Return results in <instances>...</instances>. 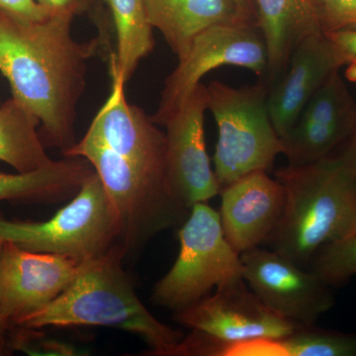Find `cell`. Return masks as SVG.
<instances>
[{"mask_svg": "<svg viewBox=\"0 0 356 356\" xmlns=\"http://www.w3.org/2000/svg\"><path fill=\"white\" fill-rule=\"evenodd\" d=\"M356 133V102L339 72L300 112L282 138L288 165H304L327 156Z\"/></svg>", "mask_w": 356, "mask_h": 356, "instance_id": "13", "label": "cell"}, {"mask_svg": "<svg viewBox=\"0 0 356 356\" xmlns=\"http://www.w3.org/2000/svg\"><path fill=\"white\" fill-rule=\"evenodd\" d=\"M79 264L63 255L25 250L11 242L0 252V334L58 298Z\"/></svg>", "mask_w": 356, "mask_h": 356, "instance_id": "12", "label": "cell"}, {"mask_svg": "<svg viewBox=\"0 0 356 356\" xmlns=\"http://www.w3.org/2000/svg\"><path fill=\"white\" fill-rule=\"evenodd\" d=\"M117 35V51L110 57L113 67L125 83L143 58L153 51L154 40L142 0H105Z\"/></svg>", "mask_w": 356, "mask_h": 356, "instance_id": "21", "label": "cell"}, {"mask_svg": "<svg viewBox=\"0 0 356 356\" xmlns=\"http://www.w3.org/2000/svg\"><path fill=\"white\" fill-rule=\"evenodd\" d=\"M31 172H0V202L56 203L74 197L95 172L83 158H67Z\"/></svg>", "mask_w": 356, "mask_h": 356, "instance_id": "19", "label": "cell"}, {"mask_svg": "<svg viewBox=\"0 0 356 356\" xmlns=\"http://www.w3.org/2000/svg\"><path fill=\"white\" fill-rule=\"evenodd\" d=\"M118 218L95 172L70 202L44 222L8 220L0 215V240L32 252L63 255L79 264L119 243Z\"/></svg>", "mask_w": 356, "mask_h": 356, "instance_id": "6", "label": "cell"}, {"mask_svg": "<svg viewBox=\"0 0 356 356\" xmlns=\"http://www.w3.org/2000/svg\"><path fill=\"white\" fill-rule=\"evenodd\" d=\"M222 67H238L264 81L268 67L266 41L259 27L238 22L213 26L194 40L188 53L165 79L158 110L152 121L165 123L200 83L201 79Z\"/></svg>", "mask_w": 356, "mask_h": 356, "instance_id": "8", "label": "cell"}, {"mask_svg": "<svg viewBox=\"0 0 356 356\" xmlns=\"http://www.w3.org/2000/svg\"><path fill=\"white\" fill-rule=\"evenodd\" d=\"M308 268L331 287L346 284L356 275V232L321 248Z\"/></svg>", "mask_w": 356, "mask_h": 356, "instance_id": "23", "label": "cell"}, {"mask_svg": "<svg viewBox=\"0 0 356 356\" xmlns=\"http://www.w3.org/2000/svg\"><path fill=\"white\" fill-rule=\"evenodd\" d=\"M72 16L25 21L0 11V72L14 99L41 124L44 138L63 151L76 144V106L86 65L102 50L98 37L79 43Z\"/></svg>", "mask_w": 356, "mask_h": 356, "instance_id": "1", "label": "cell"}, {"mask_svg": "<svg viewBox=\"0 0 356 356\" xmlns=\"http://www.w3.org/2000/svg\"><path fill=\"white\" fill-rule=\"evenodd\" d=\"M234 1L243 19L257 25L254 0H234Z\"/></svg>", "mask_w": 356, "mask_h": 356, "instance_id": "29", "label": "cell"}, {"mask_svg": "<svg viewBox=\"0 0 356 356\" xmlns=\"http://www.w3.org/2000/svg\"><path fill=\"white\" fill-rule=\"evenodd\" d=\"M147 21L163 35L178 60L198 35L213 26L248 22L234 0H142ZM254 24V23H252Z\"/></svg>", "mask_w": 356, "mask_h": 356, "instance_id": "17", "label": "cell"}, {"mask_svg": "<svg viewBox=\"0 0 356 356\" xmlns=\"http://www.w3.org/2000/svg\"><path fill=\"white\" fill-rule=\"evenodd\" d=\"M339 156L356 184V133L346 143L343 152Z\"/></svg>", "mask_w": 356, "mask_h": 356, "instance_id": "28", "label": "cell"}, {"mask_svg": "<svg viewBox=\"0 0 356 356\" xmlns=\"http://www.w3.org/2000/svg\"><path fill=\"white\" fill-rule=\"evenodd\" d=\"M38 120L11 98L0 106V161L18 172L43 170L55 163L37 133Z\"/></svg>", "mask_w": 356, "mask_h": 356, "instance_id": "20", "label": "cell"}, {"mask_svg": "<svg viewBox=\"0 0 356 356\" xmlns=\"http://www.w3.org/2000/svg\"><path fill=\"white\" fill-rule=\"evenodd\" d=\"M40 6L50 16L81 15L84 13H93L95 16L97 0H37Z\"/></svg>", "mask_w": 356, "mask_h": 356, "instance_id": "26", "label": "cell"}, {"mask_svg": "<svg viewBox=\"0 0 356 356\" xmlns=\"http://www.w3.org/2000/svg\"><path fill=\"white\" fill-rule=\"evenodd\" d=\"M321 32L356 31V0H312Z\"/></svg>", "mask_w": 356, "mask_h": 356, "instance_id": "24", "label": "cell"}, {"mask_svg": "<svg viewBox=\"0 0 356 356\" xmlns=\"http://www.w3.org/2000/svg\"><path fill=\"white\" fill-rule=\"evenodd\" d=\"M0 11L17 19L34 22L50 17L37 0H0Z\"/></svg>", "mask_w": 356, "mask_h": 356, "instance_id": "27", "label": "cell"}, {"mask_svg": "<svg viewBox=\"0 0 356 356\" xmlns=\"http://www.w3.org/2000/svg\"><path fill=\"white\" fill-rule=\"evenodd\" d=\"M124 259L117 243L100 257L81 262L72 284L49 305L21 321L17 327H116L142 337L151 348L149 355L170 356L184 334L147 311L124 270Z\"/></svg>", "mask_w": 356, "mask_h": 356, "instance_id": "2", "label": "cell"}, {"mask_svg": "<svg viewBox=\"0 0 356 356\" xmlns=\"http://www.w3.org/2000/svg\"><path fill=\"white\" fill-rule=\"evenodd\" d=\"M327 36L343 60L346 79L356 83V31L334 33Z\"/></svg>", "mask_w": 356, "mask_h": 356, "instance_id": "25", "label": "cell"}, {"mask_svg": "<svg viewBox=\"0 0 356 356\" xmlns=\"http://www.w3.org/2000/svg\"><path fill=\"white\" fill-rule=\"evenodd\" d=\"M173 318L228 343L284 339L304 327L267 308L243 277L222 283L214 294L175 312Z\"/></svg>", "mask_w": 356, "mask_h": 356, "instance_id": "10", "label": "cell"}, {"mask_svg": "<svg viewBox=\"0 0 356 356\" xmlns=\"http://www.w3.org/2000/svg\"><path fill=\"white\" fill-rule=\"evenodd\" d=\"M341 67L343 60L323 33L310 35L295 48L282 74L268 86L269 113L281 139L309 100Z\"/></svg>", "mask_w": 356, "mask_h": 356, "instance_id": "16", "label": "cell"}, {"mask_svg": "<svg viewBox=\"0 0 356 356\" xmlns=\"http://www.w3.org/2000/svg\"><path fill=\"white\" fill-rule=\"evenodd\" d=\"M207 91L218 127L214 172L221 189L248 173L271 170L283 143L269 113L268 86L259 81L233 88L215 81Z\"/></svg>", "mask_w": 356, "mask_h": 356, "instance_id": "5", "label": "cell"}, {"mask_svg": "<svg viewBox=\"0 0 356 356\" xmlns=\"http://www.w3.org/2000/svg\"><path fill=\"white\" fill-rule=\"evenodd\" d=\"M110 74L111 92L93 119L86 137L166 179L165 134L142 109L129 104L126 83L113 67H110Z\"/></svg>", "mask_w": 356, "mask_h": 356, "instance_id": "14", "label": "cell"}, {"mask_svg": "<svg viewBox=\"0 0 356 356\" xmlns=\"http://www.w3.org/2000/svg\"><path fill=\"white\" fill-rule=\"evenodd\" d=\"M83 158L95 168L118 218L119 245L126 257L139 252L152 238L181 226L191 209L173 195L165 177L119 156L84 135L63 151Z\"/></svg>", "mask_w": 356, "mask_h": 356, "instance_id": "4", "label": "cell"}, {"mask_svg": "<svg viewBox=\"0 0 356 356\" xmlns=\"http://www.w3.org/2000/svg\"><path fill=\"white\" fill-rule=\"evenodd\" d=\"M243 278L274 313L302 325L317 324L336 304L332 287L309 268L269 248L241 254Z\"/></svg>", "mask_w": 356, "mask_h": 356, "instance_id": "9", "label": "cell"}, {"mask_svg": "<svg viewBox=\"0 0 356 356\" xmlns=\"http://www.w3.org/2000/svg\"><path fill=\"white\" fill-rule=\"evenodd\" d=\"M255 22L266 41L270 86L286 67L293 51L307 37L321 32L312 0H254Z\"/></svg>", "mask_w": 356, "mask_h": 356, "instance_id": "18", "label": "cell"}, {"mask_svg": "<svg viewBox=\"0 0 356 356\" xmlns=\"http://www.w3.org/2000/svg\"><path fill=\"white\" fill-rule=\"evenodd\" d=\"M285 206L277 228L264 245L308 268L327 243L356 232V184L341 156L276 170Z\"/></svg>", "mask_w": 356, "mask_h": 356, "instance_id": "3", "label": "cell"}, {"mask_svg": "<svg viewBox=\"0 0 356 356\" xmlns=\"http://www.w3.org/2000/svg\"><path fill=\"white\" fill-rule=\"evenodd\" d=\"M220 194L222 228L234 250L241 254L264 245L284 211L285 191L280 180L259 170L222 187Z\"/></svg>", "mask_w": 356, "mask_h": 356, "instance_id": "15", "label": "cell"}, {"mask_svg": "<svg viewBox=\"0 0 356 356\" xmlns=\"http://www.w3.org/2000/svg\"><path fill=\"white\" fill-rule=\"evenodd\" d=\"M281 356H356V332H341L304 325L276 339Z\"/></svg>", "mask_w": 356, "mask_h": 356, "instance_id": "22", "label": "cell"}, {"mask_svg": "<svg viewBox=\"0 0 356 356\" xmlns=\"http://www.w3.org/2000/svg\"><path fill=\"white\" fill-rule=\"evenodd\" d=\"M2 243H3V242H2L1 240H0V252H1Z\"/></svg>", "mask_w": 356, "mask_h": 356, "instance_id": "30", "label": "cell"}, {"mask_svg": "<svg viewBox=\"0 0 356 356\" xmlns=\"http://www.w3.org/2000/svg\"><path fill=\"white\" fill-rule=\"evenodd\" d=\"M178 241L177 261L154 288L156 306L175 313L209 296L213 288L243 277L241 254L227 241L219 212L207 202L192 205Z\"/></svg>", "mask_w": 356, "mask_h": 356, "instance_id": "7", "label": "cell"}, {"mask_svg": "<svg viewBox=\"0 0 356 356\" xmlns=\"http://www.w3.org/2000/svg\"><path fill=\"white\" fill-rule=\"evenodd\" d=\"M207 86L199 83L163 124L166 128L165 175L177 200L191 208L221 191L212 170L205 140Z\"/></svg>", "mask_w": 356, "mask_h": 356, "instance_id": "11", "label": "cell"}]
</instances>
